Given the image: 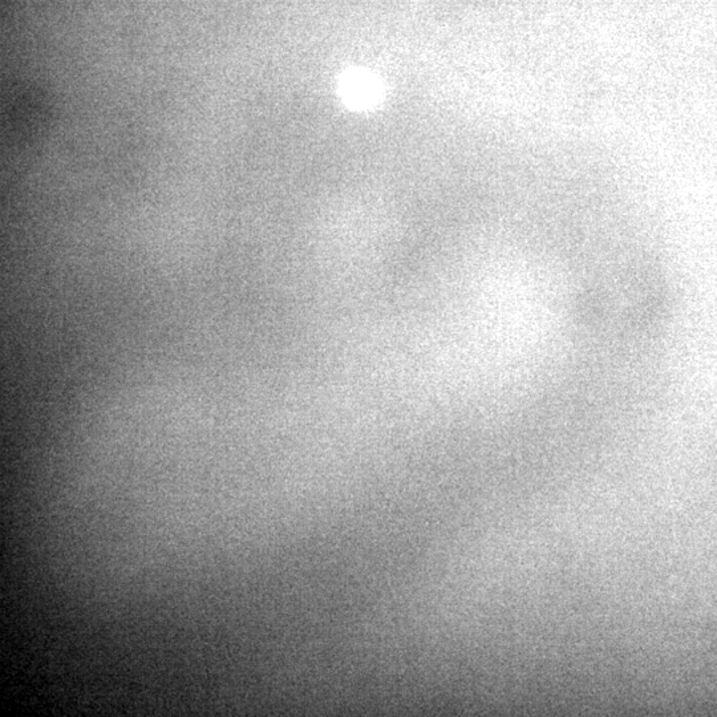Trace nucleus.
I'll use <instances>...</instances> for the list:
<instances>
[{"instance_id":"nucleus-1","label":"nucleus","mask_w":717,"mask_h":717,"mask_svg":"<svg viewBox=\"0 0 717 717\" xmlns=\"http://www.w3.org/2000/svg\"><path fill=\"white\" fill-rule=\"evenodd\" d=\"M343 100L358 109H371L382 100L379 81L363 71L348 72L340 81Z\"/></svg>"}]
</instances>
